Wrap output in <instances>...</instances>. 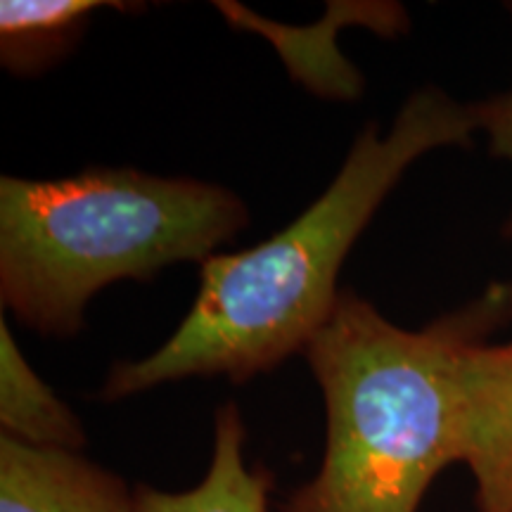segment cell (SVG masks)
I'll list each match as a JSON object with an SVG mask.
<instances>
[{
    "mask_svg": "<svg viewBox=\"0 0 512 512\" xmlns=\"http://www.w3.org/2000/svg\"><path fill=\"white\" fill-rule=\"evenodd\" d=\"M460 465L477 512H512V342H482L460 366Z\"/></svg>",
    "mask_w": 512,
    "mask_h": 512,
    "instance_id": "cell-4",
    "label": "cell"
},
{
    "mask_svg": "<svg viewBox=\"0 0 512 512\" xmlns=\"http://www.w3.org/2000/svg\"><path fill=\"white\" fill-rule=\"evenodd\" d=\"M512 318V287L491 285L422 330L339 292L306 358L325 399L318 472L280 512H418L434 479L460 463V366Z\"/></svg>",
    "mask_w": 512,
    "mask_h": 512,
    "instance_id": "cell-2",
    "label": "cell"
},
{
    "mask_svg": "<svg viewBox=\"0 0 512 512\" xmlns=\"http://www.w3.org/2000/svg\"><path fill=\"white\" fill-rule=\"evenodd\" d=\"M479 133L475 110L439 88L413 93L387 136L368 124L328 190L290 226L235 254L202 264L195 304L157 351L117 363L100 389L119 401L188 377L240 384L306 351L335 311L337 275L358 235L408 166Z\"/></svg>",
    "mask_w": 512,
    "mask_h": 512,
    "instance_id": "cell-1",
    "label": "cell"
},
{
    "mask_svg": "<svg viewBox=\"0 0 512 512\" xmlns=\"http://www.w3.org/2000/svg\"><path fill=\"white\" fill-rule=\"evenodd\" d=\"M472 110H475L477 128L489 140L491 152L512 164V88L496 98L477 102ZM505 235L512 238V216L505 226Z\"/></svg>",
    "mask_w": 512,
    "mask_h": 512,
    "instance_id": "cell-9",
    "label": "cell"
},
{
    "mask_svg": "<svg viewBox=\"0 0 512 512\" xmlns=\"http://www.w3.org/2000/svg\"><path fill=\"white\" fill-rule=\"evenodd\" d=\"M245 444L238 403H223L216 408L211 460L200 482L183 491L138 484L133 512H268L273 477L264 465L249 463Z\"/></svg>",
    "mask_w": 512,
    "mask_h": 512,
    "instance_id": "cell-6",
    "label": "cell"
},
{
    "mask_svg": "<svg viewBox=\"0 0 512 512\" xmlns=\"http://www.w3.org/2000/svg\"><path fill=\"white\" fill-rule=\"evenodd\" d=\"M0 437L36 448L83 453L86 430L72 408L29 366L0 320Z\"/></svg>",
    "mask_w": 512,
    "mask_h": 512,
    "instance_id": "cell-7",
    "label": "cell"
},
{
    "mask_svg": "<svg viewBox=\"0 0 512 512\" xmlns=\"http://www.w3.org/2000/svg\"><path fill=\"white\" fill-rule=\"evenodd\" d=\"M102 8L126 10L102 0H3L0 3V60L15 74H36L67 55Z\"/></svg>",
    "mask_w": 512,
    "mask_h": 512,
    "instance_id": "cell-8",
    "label": "cell"
},
{
    "mask_svg": "<svg viewBox=\"0 0 512 512\" xmlns=\"http://www.w3.org/2000/svg\"><path fill=\"white\" fill-rule=\"evenodd\" d=\"M136 486L83 453L0 437V512H133Z\"/></svg>",
    "mask_w": 512,
    "mask_h": 512,
    "instance_id": "cell-5",
    "label": "cell"
},
{
    "mask_svg": "<svg viewBox=\"0 0 512 512\" xmlns=\"http://www.w3.org/2000/svg\"><path fill=\"white\" fill-rule=\"evenodd\" d=\"M235 192L138 169H88L57 181H0V299L19 323L72 337L102 287L204 261L245 230Z\"/></svg>",
    "mask_w": 512,
    "mask_h": 512,
    "instance_id": "cell-3",
    "label": "cell"
}]
</instances>
